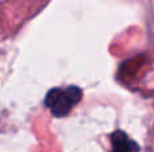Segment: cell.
<instances>
[{"instance_id":"6da1fadb","label":"cell","mask_w":154,"mask_h":152,"mask_svg":"<svg viewBox=\"0 0 154 152\" xmlns=\"http://www.w3.org/2000/svg\"><path fill=\"white\" fill-rule=\"evenodd\" d=\"M82 90L79 86H66V88H53L48 92L45 97V105L51 115L56 117L66 116L73 107L80 102Z\"/></svg>"},{"instance_id":"7a4b0ae2","label":"cell","mask_w":154,"mask_h":152,"mask_svg":"<svg viewBox=\"0 0 154 152\" xmlns=\"http://www.w3.org/2000/svg\"><path fill=\"white\" fill-rule=\"evenodd\" d=\"M111 152H139V145L123 131L111 133Z\"/></svg>"}]
</instances>
